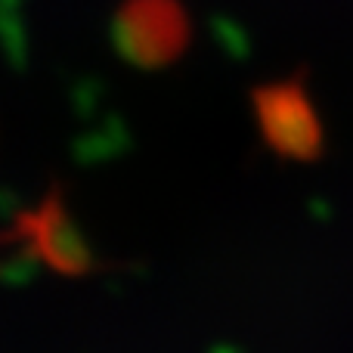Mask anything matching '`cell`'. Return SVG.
Here are the masks:
<instances>
[{"label": "cell", "instance_id": "1", "mask_svg": "<svg viewBox=\"0 0 353 353\" xmlns=\"http://www.w3.org/2000/svg\"><path fill=\"white\" fill-rule=\"evenodd\" d=\"M115 47L140 68H165L189 47V12L180 0H124L115 12Z\"/></svg>", "mask_w": 353, "mask_h": 353}, {"label": "cell", "instance_id": "2", "mask_svg": "<svg viewBox=\"0 0 353 353\" xmlns=\"http://www.w3.org/2000/svg\"><path fill=\"white\" fill-rule=\"evenodd\" d=\"M254 112L267 143L288 159H313L323 146L316 112L301 81H276L254 93Z\"/></svg>", "mask_w": 353, "mask_h": 353}]
</instances>
